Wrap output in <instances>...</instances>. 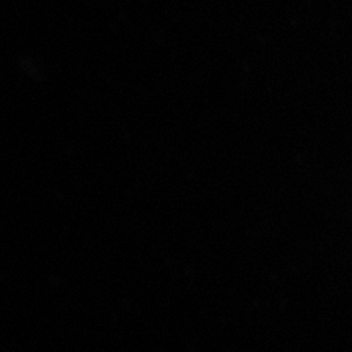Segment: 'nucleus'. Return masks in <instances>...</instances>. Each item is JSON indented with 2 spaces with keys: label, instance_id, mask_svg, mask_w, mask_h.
Instances as JSON below:
<instances>
[]
</instances>
